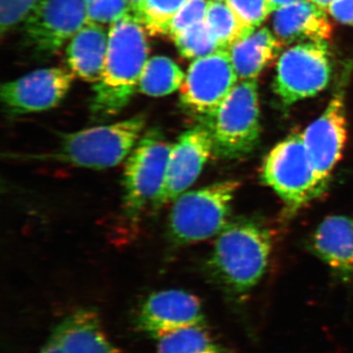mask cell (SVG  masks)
Segmentation results:
<instances>
[{"label": "cell", "instance_id": "18", "mask_svg": "<svg viewBox=\"0 0 353 353\" xmlns=\"http://www.w3.org/2000/svg\"><path fill=\"white\" fill-rule=\"evenodd\" d=\"M108 43L109 29L88 23L67 44L70 71L85 82H99L105 66Z\"/></svg>", "mask_w": 353, "mask_h": 353}, {"label": "cell", "instance_id": "7", "mask_svg": "<svg viewBox=\"0 0 353 353\" xmlns=\"http://www.w3.org/2000/svg\"><path fill=\"white\" fill-rule=\"evenodd\" d=\"M262 179L292 210L322 194L303 134H290L274 146L262 165Z\"/></svg>", "mask_w": 353, "mask_h": 353}, {"label": "cell", "instance_id": "8", "mask_svg": "<svg viewBox=\"0 0 353 353\" xmlns=\"http://www.w3.org/2000/svg\"><path fill=\"white\" fill-rule=\"evenodd\" d=\"M332 75L325 43H296L279 58L274 92L285 105L310 99L328 87Z\"/></svg>", "mask_w": 353, "mask_h": 353}, {"label": "cell", "instance_id": "10", "mask_svg": "<svg viewBox=\"0 0 353 353\" xmlns=\"http://www.w3.org/2000/svg\"><path fill=\"white\" fill-rule=\"evenodd\" d=\"M87 24L85 0H39L24 21L25 39L37 52L50 55Z\"/></svg>", "mask_w": 353, "mask_h": 353}, {"label": "cell", "instance_id": "4", "mask_svg": "<svg viewBox=\"0 0 353 353\" xmlns=\"http://www.w3.org/2000/svg\"><path fill=\"white\" fill-rule=\"evenodd\" d=\"M240 188L227 180L183 192L176 199L169 216V236L176 245L208 240L227 226L232 203Z\"/></svg>", "mask_w": 353, "mask_h": 353}, {"label": "cell", "instance_id": "13", "mask_svg": "<svg viewBox=\"0 0 353 353\" xmlns=\"http://www.w3.org/2000/svg\"><path fill=\"white\" fill-rule=\"evenodd\" d=\"M214 153V143L205 125L183 132L172 145L163 188L153 203L157 209L175 201L187 192L201 175Z\"/></svg>", "mask_w": 353, "mask_h": 353}, {"label": "cell", "instance_id": "14", "mask_svg": "<svg viewBox=\"0 0 353 353\" xmlns=\"http://www.w3.org/2000/svg\"><path fill=\"white\" fill-rule=\"evenodd\" d=\"M139 328L158 341L164 336L192 327H204L201 301L182 290L154 292L141 305Z\"/></svg>", "mask_w": 353, "mask_h": 353}, {"label": "cell", "instance_id": "25", "mask_svg": "<svg viewBox=\"0 0 353 353\" xmlns=\"http://www.w3.org/2000/svg\"><path fill=\"white\" fill-rule=\"evenodd\" d=\"M85 2L90 24L112 26L123 18L132 15L127 0H85Z\"/></svg>", "mask_w": 353, "mask_h": 353}, {"label": "cell", "instance_id": "29", "mask_svg": "<svg viewBox=\"0 0 353 353\" xmlns=\"http://www.w3.org/2000/svg\"><path fill=\"white\" fill-rule=\"evenodd\" d=\"M327 11L334 20L353 27V0H334Z\"/></svg>", "mask_w": 353, "mask_h": 353}, {"label": "cell", "instance_id": "26", "mask_svg": "<svg viewBox=\"0 0 353 353\" xmlns=\"http://www.w3.org/2000/svg\"><path fill=\"white\" fill-rule=\"evenodd\" d=\"M208 0H188L169 23L166 36L173 39L183 30L204 22L208 13Z\"/></svg>", "mask_w": 353, "mask_h": 353}, {"label": "cell", "instance_id": "17", "mask_svg": "<svg viewBox=\"0 0 353 353\" xmlns=\"http://www.w3.org/2000/svg\"><path fill=\"white\" fill-rule=\"evenodd\" d=\"M52 334L62 353H124L109 341L99 316L90 309L71 313Z\"/></svg>", "mask_w": 353, "mask_h": 353}, {"label": "cell", "instance_id": "24", "mask_svg": "<svg viewBox=\"0 0 353 353\" xmlns=\"http://www.w3.org/2000/svg\"><path fill=\"white\" fill-rule=\"evenodd\" d=\"M188 0H143L134 17L148 34L166 36L169 23Z\"/></svg>", "mask_w": 353, "mask_h": 353}, {"label": "cell", "instance_id": "32", "mask_svg": "<svg viewBox=\"0 0 353 353\" xmlns=\"http://www.w3.org/2000/svg\"><path fill=\"white\" fill-rule=\"evenodd\" d=\"M129 6H131L132 15L136 16L139 7L143 4V0H127Z\"/></svg>", "mask_w": 353, "mask_h": 353}, {"label": "cell", "instance_id": "23", "mask_svg": "<svg viewBox=\"0 0 353 353\" xmlns=\"http://www.w3.org/2000/svg\"><path fill=\"white\" fill-rule=\"evenodd\" d=\"M172 39L180 54L187 59H199L220 50L205 21L183 30Z\"/></svg>", "mask_w": 353, "mask_h": 353}, {"label": "cell", "instance_id": "19", "mask_svg": "<svg viewBox=\"0 0 353 353\" xmlns=\"http://www.w3.org/2000/svg\"><path fill=\"white\" fill-rule=\"evenodd\" d=\"M284 44L267 28H260L230 48V57L240 81L256 80L277 58Z\"/></svg>", "mask_w": 353, "mask_h": 353}, {"label": "cell", "instance_id": "22", "mask_svg": "<svg viewBox=\"0 0 353 353\" xmlns=\"http://www.w3.org/2000/svg\"><path fill=\"white\" fill-rule=\"evenodd\" d=\"M157 353H222L204 327H192L157 341Z\"/></svg>", "mask_w": 353, "mask_h": 353}, {"label": "cell", "instance_id": "12", "mask_svg": "<svg viewBox=\"0 0 353 353\" xmlns=\"http://www.w3.org/2000/svg\"><path fill=\"white\" fill-rule=\"evenodd\" d=\"M301 134L324 190L347 143V123L343 88L336 90L324 112Z\"/></svg>", "mask_w": 353, "mask_h": 353}, {"label": "cell", "instance_id": "20", "mask_svg": "<svg viewBox=\"0 0 353 353\" xmlns=\"http://www.w3.org/2000/svg\"><path fill=\"white\" fill-rule=\"evenodd\" d=\"M185 74L171 58L153 57L146 62L138 92L152 97H166L182 87Z\"/></svg>", "mask_w": 353, "mask_h": 353}, {"label": "cell", "instance_id": "1", "mask_svg": "<svg viewBox=\"0 0 353 353\" xmlns=\"http://www.w3.org/2000/svg\"><path fill=\"white\" fill-rule=\"evenodd\" d=\"M150 53L146 30L129 15L109 27L105 66L101 80L94 85L90 118L105 122L118 115L138 92L139 79Z\"/></svg>", "mask_w": 353, "mask_h": 353}, {"label": "cell", "instance_id": "30", "mask_svg": "<svg viewBox=\"0 0 353 353\" xmlns=\"http://www.w3.org/2000/svg\"><path fill=\"white\" fill-rule=\"evenodd\" d=\"M301 1H303V0H267V4H268L270 13H274L279 9L284 8L285 6H292V4Z\"/></svg>", "mask_w": 353, "mask_h": 353}, {"label": "cell", "instance_id": "2", "mask_svg": "<svg viewBox=\"0 0 353 353\" xmlns=\"http://www.w3.org/2000/svg\"><path fill=\"white\" fill-rule=\"evenodd\" d=\"M271 252L266 228L255 221L236 220L218 234L208 267L230 296L241 299L263 278Z\"/></svg>", "mask_w": 353, "mask_h": 353}, {"label": "cell", "instance_id": "6", "mask_svg": "<svg viewBox=\"0 0 353 353\" xmlns=\"http://www.w3.org/2000/svg\"><path fill=\"white\" fill-rule=\"evenodd\" d=\"M171 143L158 128L148 130L128 158L123 178V211L137 219L163 188Z\"/></svg>", "mask_w": 353, "mask_h": 353}, {"label": "cell", "instance_id": "11", "mask_svg": "<svg viewBox=\"0 0 353 353\" xmlns=\"http://www.w3.org/2000/svg\"><path fill=\"white\" fill-rule=\"evenodd\" d=\"M74 79L75 75L69 69H39L3 83L0 97L11 115L43 112L61 103Z\"/></svg>", "mask_w": 353, "mask_h": 353}, {"label": "cell", "instance_id": "27", "mask_svg": "<svg viewBox=\"0 0 353 353\" xmlns=\"http://www.w3.org/2000/svg\"><path fill=\"white\" fill-rule=\"evenodd\" d=\"M39 0H0V32L2 36L27 19Z\"/></svg>", "mask_w": 353, "mask_h": 353}, {"label": "cell", "instance_id": "5", "mask_svg": "<svg viewBox=\"0 0 353 353\" xmlns=\"http://www.w3.org/2000/svg\"><path fill=\"white\" fill-rule=\"evenodd\" d=\"M210 131L214 154L239 159L250 154L261 136L259 85L256 80L240 81L210 119L203 123Z\"/></svg>", "mask_w": 353, "mask_h": 353}, {"label": "cell", "instance_id": "31", "mask_svg": "<svg viewBox=\"0 0 353 353\" xmlns=\"http://www.w3.org/2000/svg\"><path fill=\"white\" fill-rule=\"evenodd\" d=\"M39 353H62L61 348L58 345L57 339L53 336V334H51L50 339L46 341V345H43Z\"/></svg>", "mask_w": 353, "mask_h": 353}, {"label": "cell", "instance_id": "33", "mask_svg": "<svg viewBox=\"0 0 353 353\" xmlns=\"http://www.w3.org/2000/svg\"><path fill=\"white\" fill-rule=\"evenodd\" d=\"M310 1L327 11L334 0H310Z\"/></svg>", "mask_w": 353, "mask_h": 353}, {"label": "cell", "instance_id": "16", "mask_svg": "<svg viewBox=\"0 0 353 353\" xmlns=\"http://www.w3.org/2000/svg\"><path fill=\"white\" fill-rule=\"evenodd\" d=\"M313 252L332 270L353 279V219L329 216L320 223L311 239Z\"/></svg>", "mask_w": 353, "mask_h": 353}, {"label": "cell", "instance_id": "15", "mask_svg": "<svg viewBox=\"0 0 353 353\" xmlns=\"http://www.w3.org/2000/svg\"><path fill=\"white\" fill-rule=\"evenodd\" d=\"M275 36L284 46L294 43H325L333 36L326 10L303 0L274 12Z\"/></svg>", "mask_w": 353, "mask_h": 353}, {"label": "cell", "instance_id": "9", "mask_svg": "<svg viewBox=\"0 0 353 353\" xmlns=\"http://www.w3.org/2000/svg\"><path fill=\"white\" fill-rule=\"evenodd\" d=\"M228 50L194 60L180 88V101L201 124L210 119L240 82Z\"/></svg>", "mask_w": 353, "mask_h": 353}, {"label": "cell", "instance_id": "28", "mask_svg": "<svg viewBox=\"0 0 353 353\" xmlns=\"http://www.w3.org/2000/svg\"><path fill=\"white\" fill-rule=\"evenodd\" d=\"M239 19L248 27L256 30L270 15L267 0H227Z\"/></svg>", "mask_w": 353, "mask_h": 353}, {"label": "cell", "instance_id": "3", "mask_svg": "<svg viewBox=\"0 0 353 353\" xmlns=\"http://www.w3.org/2000/svg\"><path fill=\"white\" fill-rule=\"evenodd\" d=\"M145 125V115L139 114L111 124L68 132L60 136L59 145L53 152L25 158L94 170L111 168L129 157L143 137Z\"/></svg>", "mask_w": 353, "mask_h": 353}, {"label": "cell", "instance_id": "21", "mask_svg": "<svg viewBox=\"0 0 353 353\" xmlns=\"http://www.w3.org/2000/svg\"><path fill=\"white\" fill-rule=\"evenodd\" d=\"M205 22L220 50H229L239 39L255 31L239 19L227 0H208Z\"/></svg>", "mask_w": 353, "mask_h": 353}]
</instances>
